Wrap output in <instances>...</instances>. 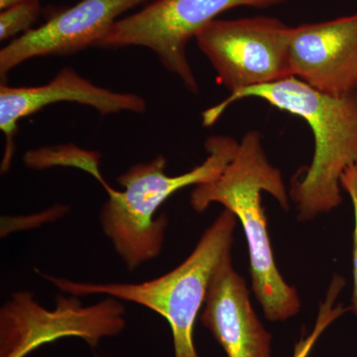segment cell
<instances>
[{
    "label": "cell",
    "instance_id": "7a4b0ae2",
    "mask_svg": "<svg viewBox=\"0 0 357 357\" xmlns=\"http://www.w3.org/2000/svg\"><path fill=\"white\" fill-rule=\"evenodd\" d=\"M262 192H268L283 210L290 208L287 189L280 170L270 163L261 134H244L229 165L213 182L195 187L192 208L198 213L211 204L231 211L241 223L248 241L252 291L268 321H285L301 311L299 293L282 276L271 248L268 220L262 206Z\"/></svg>",
    "mask_w": 357,
    "mask_h": 357
},
{
    "label": "cell",
    "instance_id": "7c38bea8",
    "mask_svg": "<svg viewBox=\"0 0 357 357\" xmlns=\"http://www.w3.org/2000/svg\"><path fill=\"white\" fill-rule=\"evenodd\" d=\"M344 277L342 275H333L326 298L319 303L318 316L312 332L301 338L294 347L293 357H309L319 338L333 325L337 319L342 318L345 312L351 311V307H345L344 303L335 304L345 287Z\"/></svg>",
    "mask_w": 357,
    "mask_h": 357
},
{
    "label": "cell",
    "instance_id": "52a82bcc",
    "mask_svg": "<svg viewBox=\"0 0 357 357\" xmlns=\"http://www.w3.org/2000/svg\"><path fill=\"white\" fill-rule=\"evenodd\" d=\"M126 309L109 297L84 307L77 297L58 296L55 310L45 309L30 292L13 293L0 310V357H25L58 338H83L96 347L126 328Z\"/></svg>",
    "mask_w": 357,
    "mask_h": 357
},
{
    "label": "cell",
    "instance_id": "8992f818",
    "mask_svg": "<svg viewBox=\"0 0 357 357\" xmlns=\"http://www.w3.org/2000/svg\"><path fill=\"white\" fill-rule=\"evenodd\" d=\"M293 27L268 16L211 21L196 36L199 49L230 93L292 76Z\"/></svg>",
    "mask_w": 357,
    "mask_h": 357
},
{
    "label": "cell",
    "instance_id": "5b68a950",
    "mask_svg": "<svg viewBox=\"0 0 357 357\" xmlns=\"http://www.w3.org/2000/svg\"><path fill=\"white\" fill-rule=\"evenodd\" d=\"M290 0H151L144 8L117 20L96 47H145L156 54L168 72L190 93L199 84L190 64L187 47L220 14L236 7L269 8Z\"/></svg>",
    "mask_w": 357,
    "mask_h": 357
},
{
    "label": "cell",
    "instance_id": "9a60e30c",
    "mask_svg": "<svg viewBox=\"0 0 357 357\" xmlns=\"http://www.w3.org/2000/svg\"><path fill=\"white\" fill-rule=\"evenodd\" d=\"M340 185L351 199L354 213V229L352 237V289L351 311L357 318V165L349 167L340 178Z\"/></svg>",
    "mask_w": 357,
    "mask_h": 357
},
{
    "label": "cell",
    "instance_id": "5bb4252c",
    "mask_svg": "<svg viewBox=\"0 0 357 357\" xmlns=\"http://www.w3.org/2000/svg\"><path fill=\"white\" fill-rule=\"evenodd\" d=\"M40 13L38 0H27L3 9L0 13V40L4 41L18 33L30 31Z\"/></svg>",
    "mask_w": 357,
    "mask_h": 357
},
{
    "label": "cell",
    "instance_id": "6da1fadb",
    "mask_svg": "<svg viewBox=\"0 0 357 357\" xmlns=\"http://www.w3.org/2000/svg\"><path fill=\"white\" fill-rule=\"evenodd\" d=\"M250 98L301 117L311 128L314 156L296 174L289 192L298 220L311 222L337 208L344 202L340 178L357 165V91L328 95L291 76L230 93L202 114L204 128L213 126L232 103Z\"/></svg>",
    "mask_w": 357,
    "mask_h": 357
},
{
    "label": "cell",
    "instance_id": "2e32d148",
    "mask_svg": "<svg viewBox=\"0 0 357 357\" xmlns=\"http://www.w3.org/2000/svg\"><path fill=\"white\" fill-rule=\"evenodd\" d=\"M27 1V0H0V8L1 10L7 8V7L14 6V4L20 3V2Z\"/></svg>",
    "mask_w": 357,
    "mask_h": 357
},
{
    "label": "cell",
    "instance_id": "3957f363",
    "mask_svg": "<svg viewBox=\"0 0 357 357\" xmlns=\"http://www.w3.org/2000/svg\"><path fill=\"white\" fill-rule=\"evenodd\" d=\"M239 142L227 135H213L204 143L208 157L187 173L169 176L167 160L159 155L136 164L117 178L123 192L105 185L109 199L100 213L103 232L129 271L158 257L163 249L168 220L155 217L167 199L190 185L213 182L229 165Z\"/></svg>",
    "mask_w": 357,
    "mask_h": 357
},
{
    "label": "cell",
    "instance_id": "9c48e42d",
    "mask_svg": "<svg viewBox=\"0 0 357 357\" xmlns=\"http://www.w3.org/2000/svg\"><path fill=\"white\" fill-rule=\"evenodd\" d=\"M292 76L332 96L357 91V13L293 27Z\"/></svg>",
    "mask_w": 357,
    "mask_h": 357
},
{
    "label": "cell",
    "instance_id": "30bf717a",
    "mask_svg": "<svg viewBox=\"0 0 357 357\" xmlns=\"http://www.w3.org/2000/svg\"><path fill=\"white\" fill-rule=\"evenodd\" d=\"M57 102H75L88 105L102 115L128 112L143 114L146 110L144 98L135 93H116L91 83L79 76L73 68H64L50 83L39 86L0 88V129L6 136V149L1 173H6L13 161L14 136L18 121Z\"/></svg>",
    "mask_w": 357,
    "mask_h": 357
},
{
    "label": "cell",
    "instance_id": "4fadbf2b",
    "mask_svg": "<svg viewBox=\"0 0 357 357\" xmlns=\"http://www.w3.org/2000/svg\"><path fill=\"white\" fill-rule=\"evenodd\" d=\"M26 166L29 168L45 169L55 166H72L83 169L91 173L93 177L103 181L98 165L100 156L96 152L86 151L75 146H58L42 148L26 153Z\"/></svg>",
    "mask_w": 357,
    "mask_h": 357
},
{
    "label": "cell",
    "instance_id": "8fae6325",
    "mask_svg": "<svg viewBox=\"0 0 357 357\" xmlns=\"http://www.w3.org/2000/svg\"><path fill=\"white\" fill-rule=\"evenodd\" d=\"M199 321L227 357H272L271 333L253 310L248 284L234 269L231 252L213 271Z\"/></svg>",
    "mask_w": 357,
    "mask_h": 357
},
{
    "label": "cell",
    "instance_id": "ba28073f",
    "mask_svg": "<svg viewBox=\"0 0 357 357\" xmlns=\"http://www.w3.org/2000/svg\"><path fill=\"white\" fill-rule=\"evenodd\" d=\"M151 0H82L0 51L2 81L14 68L33 58L73 55L96 44L122 13Z\"/></svg>",
    "mask_w": 357,
    "mask_h": 357
},
{
    "label": "cell",
    "instance_id": "277c9868",
    "mask_svg": "<svg viewBox=\"0 0 357 357\" xmlns=\"http://www.w3.org/2000/svg\"><path fill=\"white\" fill-rule=\"evenodd\" d=\"M237 222L236 215L225 208L185 261L168 273L142 283H81L41 275L75 297L103 294L158 312L170 325L175 357H199L195 345V326L215 267L231 252Z\"/></svg>",
    "mask_w": 357,
    "mask_h": 357
}]
</instances>
